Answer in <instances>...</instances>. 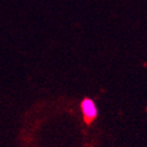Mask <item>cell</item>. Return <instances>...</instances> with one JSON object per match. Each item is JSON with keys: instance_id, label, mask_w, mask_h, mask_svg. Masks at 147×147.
Segmentation results:
<instances>
[{"instance_id": "obj_1", "label": "cell", "mask_w": 147, "mask_h": 147, "mask_svg": "<svg viewBox=\"0 0 147 147\" xmlns=\"http://www.w3.org/2000/svg\"><path fill=\"white\" fill-rule=\"evenodd\" d=\"M81 112L84 115V119L86 120L87 122L94 120L98 115V107L95 105V102L90 99V98H85V99L81 101Z\"/></svg>"}]
</instances>
